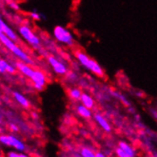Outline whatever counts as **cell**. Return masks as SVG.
Instances as JSON below:
<instances>
[{
    "label": "cell",
    "mask_w": 157,
    "mask_h": 157,
    "mask_svg": "<svg viewBox=\"0 0 157 157\" xmlns=\"http://www.w3.org/2000/svg\"><path fill=\"white\" fill-rule=\"evenodd\" d=\"M0 41H1L5 45V47L10 50L14 55H16L18 58H20L22 60V62H24L26 64H31V65L33 64V61L28 56V55L19 47H18V46L13 42V40L10 39L7 35H5L2 33H0Z\"/></svg>",
    "instance_id": "cell-1"
},
{
    "label": "cell",
    "mask_w": 157,
    "mask_h": 157,
    "mask_svg": "<svg viewBox=\"0 0 157 157\" xmlns=\"http://www.w3.org/2000/svg\"><path fill=\"white\" fill-rule=\"evenodd\" d=\"M75 55L82 66H84L88 70L91 71L92 72H94L98 76L104 75V71H103V69L101 68V66L98 63H96L94 59H90L87 54H85L82 52H76Z\"/></svg>",
    "instance_id": "cell-2"
},
{
    "label": "cell",
    "mask_w": 157,
    "mask_h": 157,
    "mask_svg": "<svg viewBox=\"0 0 157 157\" xmlns=\"http://www.w3.org/2000/svg\"><path fill=\"white\" fill-rule=\"evenodd\" d=\"M53 35L57 41L64 43L68 46L73 45V36L70 31L62 26H56L53 29Z\"/></svg>",
    "instance_id": "cell-3"
},
{
    "label": "cell",
    "mask_w": 157,
    "mask_h": 157,
    "mask_svg": "<svg viewBox=\"0 0 157 157\" xmlns=\"http://www.w3.org/2000/svg\"><path fill=\"white\" fill-rule=\"evenodd\" d=\"M19 33L21 34L22 37L31 45H33V47H37L40 44L39 38L36 36L33 32L27 26H21L19 28Z\"/></svg>",
    "instance_id": "cell-4"
},
{
    "label": "cell",
    "mask_w": 157,
    "mask_h": 157,
    "mask_svg": "<svg viewBox=\"0 0 157 157\" xmlns=\"http://www.w3.org/2000/svg\"><path fill=\"white\" fill-rule=\"evenodd\" d=\"M31 79L34 83L35 89H37L38 90H43V89H44V87L46 85V76H45V75L42 71H34Z\"/></svg>",
    "instance_id": "cell-5"
},
{
    "label": "cell",
    "mask_w": 157,
    "mask_h": 157,
    "mask_svg": "<svg viewBox=\"0 0 157 157\" xmlns=\"http://www.w3.org/2000/svg\"><path fill=\"white\" fill-rule=\"evenodd\" d=\"M48 60H49L50 65L52 66V68L53 69V71L56 72L57 75H66V73H67L68 69H67V67L64 65L62 62L58 61L56 58L53 57V56H50Z\"/></svg>",
    "instance_id": "cell-6"
},
{
    "label": "cell",
    "mask_w": 157,
    "mask_h": 157,
    "mask_svg": "<svg viewBox=\"0 0 157 157\" xmlns=\"http://www.w3.org/2000/svg\"><path fill=\"white\" fill-rule=\"evenodd\" d=\"M15 66H16V68L19 70L24 75H26V76H28L29 78H31L32 76H33V70L28 65V64H26V63H24V62H17L16 64H15Z\"/></svg>",
    "instance_id": "cell-7"
},
{
    "label": "cell",
    "mask_w": 157,
    "mask_h": 157,
    "mask_svg": "<svg viewBox=\"0 0 157 157\" xmlns=\"http://www.w3.org/2000/svg\"><path fill=\"white\" fill-rule=\"evenodd\" d=\"M9 137H10V141H11V147H14V149L18 151L24 152V151L26 150L25 144L13 135H9Z\"/></svg>",
    "instance_id": "cell-8"
},
{
    "label": "cell",
    "mask_w": 157,
    "mask_h": 157,
    "mask_svg": "<svg viewBox=\"0 0 157 157\" xmlns=\"http://www.w3.org/2000/svg\"><path fill=\"white\" fill-rule=\"evenodd\" d=\"M94 119H95V121L99 124V126L102 128L105 132H109L110 131H112V127H110L109 122L101 114H99V113L95 114L94 115Z\"/></svg>",
    "instance_id": "cell-9"
},
{
    "label": "cell",
    "mask_w": 157,
    "mask_h": 157,
    "mask_svg": "<svg viewBox=\"0 0 157 157\" xmlns=\"http://www.w3.org/2000/svg\"><path fill=\"white\" fill-rule=\"evenodd\" d=\"M80 100H81L82 104L84 105L85 107H87L88 109H92V108L94 107V99H92L91 96H90L87 94H82L81 97H80Z\"/></svg>",
    "instance_id": "cell-10"
},
{
    "label": "cell",
    "mask_w": 157,
    "mask_h": 157,
    "mask_svg": "<svg viewBox=\"0 0 157 157\" xmlns=\"http://www.w3.org/2000/svg\"><path fill=\"white\" fill-rule=\"evenodd\" d=\"M123 151H125L128 155H130L131 157H135V151L133 150V147L132 146H130L128 144H127L126 142H119V147Z\"/></svg>",
    "instance_id": "cell-11"
},
{
    "label": "cell",
    "mask_w": 157,
    "mask_h": 157,
    "mask_svg": "<svg viewBox=\"0 0 157 157\" xmlns=\"http://www.w3.org/2000/svg\"><path fill=\"white\" fill-rule=\"evenodd\" d=\"M13 97L22 107H24V108H29L30 107V102L28 101V99L23 94H19V92H17V91H14L13 92Z\"/></svg>",
    "instance_id": "cell-12"
},
{
    "label": "cell",
    "mask_w": 157,
    "mask_h": 157,
    "mask_svg": "<svg viewBox=\"0 0 157 157\" xmlns=\"http://www.w3.org/2000/svg\"><path fill=\"white\" fill-rule=\"evenodd\" d=\"M77 113H78L79 115H81L82 117H84V118H87V119L91 117L90 109H88L84 105H80V106L77 107Z\"/></svg>",
    "instance_id": "cell-13"
},
{
    "label": "cell",
    "mask_w": 157,
    "mask_h": 157,
    "mask_svg": "<svg viewBox=\"0 0 157 157\" xmlns=\"http://www.w3.org/2000/svg\"><path fill=\"white\" fill-rule=\"evenodd\" d=\"M0 63H1V65H2L3 69L5 70V71H7L9 73H12V75H13V73H15L16 69L14 67H13L12 65H10V64H9L8 62H6L3 59H0Z\"/></svg>",
    "instance_id": "cell-14"
},
{
    "label": "cell",
    "mask_w": 157,
    "mask_h": 157,
    "mask_svg": "<svg viewBox=\"0 0 157 157\" xmlns=\"http://www.w3.org/2000/svg\"><path fill=\"white\" fill-rule=\"evenodd\" d=\"M81 94H82V92L79 89H71L70 90V96L75 100H79L81 97Z\"/></svg>",
    "instance_id": "cell-15"
},
{
    "label": "cell",
    "mask_w": 157,
    "mask_h": 157,
    "mask_svg": "<svg viewBox=\"0 0 157 157\" xmlns=\"http://www.w3.org/2000/svg\"><path fill=\"white\" fill-rule=\"evenodd\" d=\"M81 155L82 157H96V154L88 147H83L81 150Z\"/></svg>",
    "instance_id": "cell-16"
},
{
    "label": "cell",
    "mask_w": 157,
    "mask_h": 157,
    "mask_svg": "<svg viewBox=\"0 0 157 157\" xmlns=\"http://www.w3.org/2000/svg\"><path fill=\"white\" fill-rule=\"evenodd\" d=\"M0 143L5 146L11 147V141H10V137H9V135H0Z\"/></svg>",
    "instance_id": "cell-17"
},
{
    "label": "cell",
    "mask_w": 157,
    "mask_h": 157,
    "mask_svg": "<svg viewBox=\"0 0 157 157\" xmlns=\"http://www.w3.org/2000/svg\"><path fill=\"white\" fill-rule=\"evenodd\" d=\"M116 155L118 156V157H131L130 155H128L125 151H123L120 147H117L116 149Z\"/></svg>",
    "instance_id": "cell-18"
},
{
    "label": "cell",
    "mask_w": 157,
    "mask_h": 157,
    "mask_svg": "<svg viewBox=\"0 0 157 157\" xmlns=\"http://www.w3.org/2000/svg\"><path fill=\"white\" fill-rule=\"evenodd\" d=\"M7 157H20V153H18L17 151H9Z\"/></svg>",
    "instance_id": "cell-19"
},
{
    "label": "cell",
    "mask_w": 157,
    "mask_h": 157,
    "mask_svg": "<svg viewBox=\"0 0 157 157\" xmlns=\"http://www.w3.org/2000/svg\"><path fill=\"white\" fill-rule=\"evenodd\" d=\"M9 6H10L12 9H13V10H19V6H18V4L17 3H15V2H10L9 3Z\"/></svg>",
    "instance_id": "cell-20"
},
{
    "label": "cell",
    "mask_w": 157,
    "mask_h": 157,
    "mask_svg": "<svg viewBox=\"0 0 157 157\" xmlns=\"http://www.w3.org/2000/svg\"><path fill=\"white\" fill-rule=\"evenodd\" d=\"M31 16L33 18V19H35V20H39L40 19V15L38 14V13H31Z\"/></svg>",
    "instance_id": "cell-21"
},
{
    "label": "cell",
    "mask_w": 157,
    "mask_h": 157,
    "mask_svg": "<svg viewBox=\"0 0 157 157\" xmlns=\"http://www.w3.org/2000/svg\"><path fill=\"white\" fill-rule=\"evenodd\" d=\"M10 128L13 132H18V128L14 124H10Z\"/></svg>",
    "instance_id": "cell-22"
},
{
    "label": "cell",
    "mask_w": 157,
    "mask_h": 157,
    "mask_svg": "<svg viewBox=\"0 0 157 157\" xmlns=\"http://www.w3.org/2000/svg\"><path fill=\"white\" fill-rule=\"evenodd\" d=\"M96 154V157H107L106 155H104L102 152H97V153H95Z\"/></svg>",
    "instance_id": "cell-23"
},
{
    "label": "cell",
    "mask_w": 157,
    "mask_h": 157,
    "mask_svg": "<svg viewBox=\"0 0 157 157\" xmlns=\"http://www.w3.org/2000/svg\"><path fill=\"white\" fill-rule=\"evenodd\" d=\"M0 72H1V73H4V72H5V70L3 69V67H2V65H1V63H0Z\"/></svg>",
    "instance_id": "cell-24"
},
{
    "label": "cell",
    "mask_w": 157,
    "mask_h": 157,
    "mask_svg": "<svg viewBox=\"0 0 157 157\" xmlns=\"http://www.w3.org/2000/svg\"><path fill=\"white\" fill-rule=\"evenodd\" d=\"M20 157H30V156H28V155H26L25 153L21 152V153H20Z\"/></svg>",
    "instance_id": "cell-25"
},
{
    "label": "cell",
    "mask_w": 157,
    "mask_h": 157,
    "mask_svg": "<svg viewBox=\"0 0 157 157\" xmlns=\"http://www.w3.org/2000/svg\"><path fill=\"white\" fill-rule=\"evenodd\" d=\"M33 116L34 118H37V115H36L35 113H33Z\"/></svg>",
    "instance_id": "cell-26"
},
{
    "label": "cell",
    "mask_w": 157,
    "mask_h": 157,
    "mask_svg": "<svg viewBox=\"0 0 157 157\" xmlns=\"http://www.w3.org/2000/svg\"><path fill=\"white\" fill-rule=\"evenodd\" d=\"M151 157H156V156H155V155H153V156H151Z\"/></svg>",
    "instance_id": "cell-27"
},
{
    "label": "cell",
    "mask_w": 157,
    "mask_h": 157,
    "mask_svg": "<svg viewBox=\"0 0 157 157\" xmlns=\"http://www.w3.org/2000/svg\"><path fill=\"white\" fill-rule=\"evenodd\" d=\"M0 124H1V119H0Z\"/></svg>",
    "instance_id": "cell-28"
},
{
    "label": "cell",
    "mask_w": 157,
    "mask_h": 157,
    "mask_svg": "<svg viewBox=\"0 0 157 157\" xmlns=\"http://www.w3.org/2000/svg\"><path fill=\"white\" fill-rule=\"evenodd\" d=\"M1 20H2V19H1ZM1 20H0V21H1Z\"/></svg>",
    "instance_id": "cell-29"
}]
</instances>
